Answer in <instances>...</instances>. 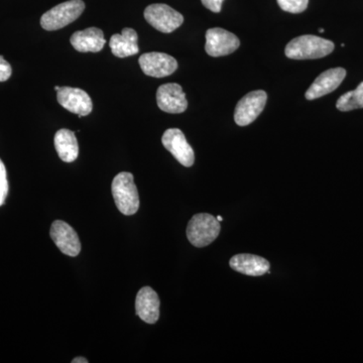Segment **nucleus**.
I'll return each instance as SVG.
<instances>
[{
  "label": "nucleus",
  "instance_id": "nucleus-1",
  "mask_svg": "<svg viewBox=\"0 0 363 363\" xmlns=\"http://www.w3.org/2000/svg\"><path fill=\"white\" fill-rule=\"evenodd\" d=\"M334 51V43L317 35H305L291 40L286 47L289 59L313 60L323 58Z\"/></svg>",
  "mask_w": 363,
  "mask_h": 363
},
{
  "label": "nucleus",
  "instance_id": "nucleus-2",
  "mask_svg": "<svg viewBox=\"0 0 363 363\" xmlns=\"http://www.w3.org/2000/svg\"><path fill=\"white\" fill-rule=\"evenodd\" d=\"M112 196L117 209L123 215L135 214L140 208V196L135 184L133 174L123 172L112 181Z\"/></svg>",
  "mask_w": 363,
  "mask_h": 363
},
{
  "label": "nucleus",
  "instance_id": "nucleus-3",
  "mask_svg": "<svg viewBox=\"0 0 363 363\" xmlns=\"http://www.w3.org/2000/svg\"><path fill=\"white\" fill-rule=\"evenodd\" d=\"M220 229V222L213 215L196 214L189 222L187 238L194 247H205L218 238Z\"/></svg>",
  "mask_w": 363,
  "mask_h": 363
},
{
  "label": "nucleus",
  "instance_id": "nucleus-4",
  "mask_svg": "<svg viewBox=\"0 0 363 363\" xmlns=\"http://www.w3.org/2000/svg\"><path fill=\"white\" fill-rule=\"evenodd\" d=\"M85 9L82 0H69L43 14L40 26L45 30H57L77 20Z\"/></svg>",
  "mask_w": 363,
  "mask_h": 363
},
{
  "label": "nucleus",
  "instance_id": "nucleus-5",
  "mask_svg": "<svg viewBox=\"0 0 363 363\" xmlns=\"http://www.w3.org/2000/svg\"><path fill=\"white\" fill-rule=\"evenodd\" d=\"M143 14L150 26L164 33H173L184 21V16L167 4H152L145 9Z\"/></svg>",
  "mask_w": 363,
  "mask_h": 363
},
{
  "label": "nucleus",
  "instance_id": "nucleus-6",
  "mask_svg": "<svg viewBox=\"0 0 363 363\" xmlns=\"http://www.w3.org/2000/svg\"><path fill=\"white\" fill-rule=\"evenodd\" d=\"M267 100L264 90H255L241 98L234 111V121L240 126L252 123L264 111Z\"/></svg>",
  "mask_w": 363,
  "mask_h": 363
},
{
  "label": "nucleus",
  "instance_id": "nucleus-7",
  "mask_svg": "<svg viewBox=\"0 0 363 363\" xmlns=\"http://www.w3.org/2000/svg\"><path fill=\"white\" fill-rule=\"evenodd\" d=\"M240 39L234 33L220 28H210L206 33L205 50L209 56H227L240 48Z\"/></svg>",
  "mask_w": 363,
  "mask_h": 363
},
{
  "label": "nucleus",
  "instance_id": "nucleus-8",
  "mask_svg": "<svg viewBox=\"0 0 363 363\" xmlns=\"http://www.w3.org/2000/svg\"><path fill=\"white\" fill-rule=\"evenodd\" d=\"M140 68L150 77L162 78L172 75L178 69V62L164 52H147L138 59Z\"/></svg>",
  "mask_w": 363,
  "mask_h": 363
},
{
  "label": "nucleus",
  "instance_id": "nucleus-9",
  "mask_svg": "<svg viewBox=\"0 0 363 363\" xmlns=\"http://www.w3.org/2000/svg\"><path fill=\"white\" fill-rule=\"evenodd\" d=\"M162 143L167 150L185 167H192L195 162L194 150L189 145L185 135L178 128H169L164 131Z\"/></svg>",
  "mask_w": 363,
  "mask_h": 363
},
{
  "label": "nucleus",
  "instance_id": "nucleus-10",
  "mask_svg": "<svg viewBox=\"0 0 363 363\" xmlns=\"http://www.w3.org/2000/svg\"><path fill=\"white\" fill-rule=\"evenodd\" d=\"M52 241L64 255L77 257L81 252V242L77 233L68 223L62 220L52 222L50 230Z\"/></svg>",
  "mask_w": 363,
  "mask_h": 363
},
{
  "label": "nucleus",
  "instance_id": "nucleus-11",
  "mask_svg": "<svg viewBox=\"0 0 363 363\" xmlns=\"http://www.w3.org/2000/svg\"><path fill=\"white\" fill-rule=\"evenodd\" d=\"M57 92L59 104L72 113L81 117L88 116L92 111V100L84 90L79 88L61 87Z\"/></svg>",
  "mask_w": 363,
  "mask_h": 363
},
{
  "label": "nucleus",
  "instance_id": "nucleus-12",
  "mask_svg": "<svg viewBox=\"0 0 363 363\" xmlns=\"http://www.w3.org/2000/svg\"><path fill=\"white\" fill-rule=\"evenodd\" d=\"M157 102L161 111L172 114L183 113L188 107L186 94L181 85L177 83H168L159 87Z\"/></svg>",
  "mask_w": 363,
  "mask_h": 363
},
{
  "label": "nucleus",
  "instance_id": "nucleus-13",
  "mask_svg": "<svg viewBox=\"0 0 363 363\" xmlns=\"http://www.w3.org/2000/svg\"><path fill=\"white\" fill-rule=\"evenodd\" d=\"M345 76L346 70L343 68L329 69L323 72L310 86L306 92V98L308 100H314L333 92L342 83Z\"/></svg>",
  "mask_w": 363,
  "mask_h": 363
},
{
  "label": "nucleus",
  "instance_id": "nucleus-14",
  "mask_svg": "<svg viewBox=\"0 0 363 363\" xmlns=\"http://www.w3.org/2000/svg\"><path fill=\"white\" fill-rule=\"evenodd\" d=\"M159 296L150 286H143L135 298L136 315L147 324L157 323L160 318Z\"/></svg>",
  "mask_w": 363,
  "mask_h": 363
},
{
  "label": "nucleus",
  "instance_id": "nucleus-15",
  "mask_svg": "<svg viewBox=\"0 0 363 363\" xmlns=\"http://www.w3.org/2000/svg\"><path fill=\"white\" fill-rule=\"evenodd\" d=\"M229 264L233 271L252 277L264 276L271 267V264L266 259L250 253L234 255Z\"/></svg>",
  "mask_w": 363,
  "mask_h": 363
},
{
  "label": "nucleus",
  "instance_id": "nucleus-16",
  "mask_svg": "<svg viewBox=\"0 0 363 363\" xmlns=\"http://www.w3.org/2000/svg\"><path fill=\"white\" fill-rule=\"evenodd\" d=\"M71 45L76 51L81 52H98L104 49L106 40L100 28H89L74 33L70 39Z\"/></svg>",
  "mask_w": 363,
  "mask_h": 363
},
{
  "label": "nucleus",
  "instance_id": "nucleus-17",
  "mask_svg": "<svg viewBox=\"0 0 363 363\" xmlns=\"http://www.w3.org/2000/svg\"><path fill=\"white\" fill-rule=\"evenodd\" d=\"M112 54L118 58L133 56L140 52L138 45V33L130 28H123V33H116L111 39Z\"/></svg>",
  "mask_w": 363,
  "mask_h": 363
},
{
  "label": "nucleus",
  "instance_id": "nucleus-18",
  "mask_svg": "<svg viewBox=\"0 0 363 363\" xmlns=\"http://www.w3.org/2000/svg\"><path fill=\"white\" fill-rule=\"evenodd\" d=\"M55 147L60 159L65 162L76 161L79 155V145L75 133L69 130H60L55 135Z\"/></svg>",
  "mask_w": 363,
  "mask_h": 363
},
{
  "label": "nucleus",
  "instance_id": "nucleus-19",
  "mask_svg": "<svg viewBox=\"0 0 363 363\" xmlns=\"http://www.w3.org/2000/svg\"><path fill=\"white\" fill-rule=\"evenodd\" d=\"M336 107L338 111L344 112L363 108V82L358 85L357 89L350 91L339 98Z\"/></svg>",
  "mask_w": 363,
  "mask_h": 363
},
{
  "label": "nucleus",
  "instance_id": "nucleus-20",
  "mask_svg": "<svg viewBox=\"0 0 363 363\" xmlns=\"http://www.w3.org/2000/svg\"><path fill=\"white\" fill-rule=\"evenodd\" d=\"M278 4L286 13H301L307 9L309 0H278Z\"/></svg>",
  "mask_w": 363,
  "mask_h": 363
},
{
  "label": "nucleus",
  "instance_id": "nucleus-21",
  "mask_svg": "<svg viewBox=\"0 0 363 363\" xmlns=\"http://www.w3.org/2000/svg\"><path fill=\"white\" fill-rule=\"evenodd\" d=\"M9 194V182H7L6 169L0 160V206L4 204Z\"/></svg>",
  "mask_w": 363,
  "mask_h": 363
},
{
  "label": "nucleus",
  "instance_id": "nucleus-22",
  "mask_svg": "<svg viewBox=\"0 0 363 363\" xmlns=\"http://www.w3.org/2000/svg\"><path fill=\"white\" fill-rule=\"evenodd\" d=\"M11 67L4 57L0 56V82L9 80L11 76Z\"/></svg>",
  "mask_w": 363,
  "mask_h": 363
},
{
  "label": "nucleus",
  "instance_id": "nucleus-23",
  "mask_svg": "<svg viewBox=\"0 0 363 363\" xmlns=\"http://www.w3.org/2000/svg\"><path fill=\"white\" fill-rule=\"evenodd\" d=\"M203 6L213 11V13H220L222 4L224 0H201Z\"/></svg>",
  "mask_w": 363,
  "mask_h": 363
},
{
  "label": "nucleus",
  "instance_id": "nucleus-24",
  "mask_svg": "<svg viewBox=\"0 0 363 363\" xmlns=\"http://www.w3.org/2000/svg\"><path fill=\"white\" fill-rule=\"evenodd\" d=\"M73 363H88V360L84 357H76L72 360Z\"/></svg>",
  "mask_w": 363,
  "mask_h": 363
},
{
  "label": "nucleus",
  "instance_id": "nucleus-25",
  "mask_svg": "<svg viewBox=\"0 0 363 363\" xmlns=\"http://www.w3.org/2000/svg\"><path fill=\"white\" fill-rule=\"evenodd\" d=\"M216 218H217V220H218L219 222H221L222 220H223V217H222V216H217Z\"/></svg>",
  "mask_w": 363,
  "mask_h": 363
},
{
  "label": "nucleus",
  "instance_id": "nucleus-26",
  "mask_svg": "<svg viewBox=\"0 0 363 363\" xmlns=\"http://www.w3.org/2000/svg\"><path fill=\"white\" fill-rule=\"evenodd\" d=\"M324 32H325L324 28H320L319 33H324Z\"/></svg>",
  "mask_w": 363,
  "mask_h": 363
},
{
  "label": "nucleus",
  "instance_id": "nucleus-27",
  "mask_svg": "<svg viewBox=\"0 0 363 363\" xmlns=\"http://www.w3.org/2000/svg\"><path fill=\"white\" fill-rule=\"evenodd\" d=\"M60 88L61 87H59V86H56V87H55V90L58 91L60 90Z\"/></svg>",
  "mask_w": 363,
  "mask_h": 363
}]
</instances>
